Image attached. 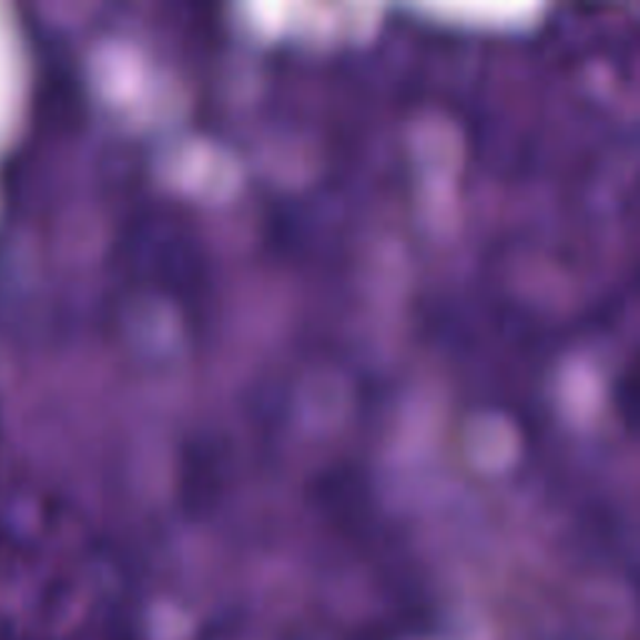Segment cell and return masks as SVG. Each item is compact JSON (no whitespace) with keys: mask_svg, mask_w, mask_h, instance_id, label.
I'll return each mask as SVG.
<instances>
[]
</instances>
